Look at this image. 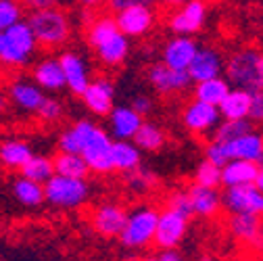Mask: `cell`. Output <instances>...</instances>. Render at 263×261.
<instances>
[{
	"label": "cell",
	"instance_id": "cell-11",
	"mask_svg": "<svg viewBox=\"0 0 263 261\" xmlns=\"http://www.w3.org/2000/svg\"><path fill=\"white\" fill-rule=\"evenodd\" d=\"M117 29L127 38L146 36L155 25V13L151 7H127L115 15Z\"/></svg>",
	"mask_w": 263,
	"mask_h": 261
},
{
	"label": "cell",
	"instance_id": "cell-44",
	"mask_svg": "<svg viewBox=\"0 0 263 261\" xmlns=\"http://www.w3.org/2000/svg\"><path fill=\"white\" fill-rule=\"evenodd\" d=\"M132 109H134L140 117H146L151 111H153V99L151 96H146V94H138L134 101H132V105H129Z\"/></svg>",
	"mask_w": 263,
	"mask_h": 261
},
{
	"label": "cell",
	"instance_id": "cell-45",
	"mask_svg": "<svg viewBox=\"0 0 263 261\" xmlns=\"http://www.w3.org/2000/svg\"><path fill=\"white\" fill-rule=\"evenodd\" d=\"M19 3L31 11H38V9H48V7H59L61 0H19Z\"/></svg>",
	"mask_w": 263,
	"mask_h": 261
},
{
	"label": "cell",
	"instance_id": "cell-10",
	"mask_svg": "<svg viewBox=\"0 0 263 261\" xmlns=\"http://www.w3.org/2000/svg\"><path fill=\"white\" fill-rule=\"evenodd\" d=\"M125 219H127L125 207L115 203V201H107V203L96 205L92 215H90V223L94 228V232H98L101 236H107V238L119 236V232L123 230Z\"/></svg>",
	"mask_w": 263,
	"mask_h": 261
},
{
	"label": "cell",
	"instance_id": "cell-15",
	"mask_svg": "<svg viewBox=\"0 0 263 261\" xmlns=\"http://www.w3.org/2000/svg\"><path fill=\"white\" fill-rule=\"evenodd\" d=\"M196 50H199V44H196V40H192L190 36H174L165 46H163L161 63L176 69V71H188L190 61L194 59Z\"/></svg>",
	"mask_w": 263,
	"mask_h": 261
},
{
	"label": "cell",
	"instance_id": "cell-33",
	"mask_svg": "<svg viewBox=\"0 0 263 261\" xmlns=\"http://www.w3.org/2000/svg\"><path fill=\"white\" fill-rule=\"evenodd\" d=\"M5 34H7V38L13 42V46H15L19 52H23L27 59L34 57V52H36V48H38V42H36L34 31H31V27H29L27 21H23V19L17 21V23L11 25L9 29H5Z\"/></svg>",
	"mask_w": 263,
	"mask_h": 261
},
{
	"label": "cell",
	"instance_id": "cell-52",
	"mask_svg": "<svg viewBox=\"0 0 263 261\" xmlns=\"http://www.w3.org/2000/svg\"><path fill=\"white\" fill-rule=\"evenodd\" d=\"M259 71L263 76V52H259Z\"/></svg>",
	"mask_w": 263,
	"mask_h": 261
},
{
	"label": "cell",
	"instance_id": "cell-18",
	"mask_svg": "<svg viewBox=\"0 0 263 261\" xmlns=\"http://www.w3.org/2000/svg\"><path fill=\"white\" fill-rule=\"evenodd\" d=\"M190 203H192V211L194 215L205 217V219H213L221 213V192L217 188H209V186H201V184H190L186 188Z\"/></svg>",
	"mask_w": 263,
	"mask_h": 261
},
{
	"label": "cell",
	"instance_id": "cell-29",
	"mask_svg": "<svg viewBox=\"0 0 263 261\" xmlns=\"http://www.w3.org/2000/svg\"><path fill=\"white\" fill-rule=\"evenodd\" d=\"M31 155H34V151L23 140L11 138V140L0 142V163H3L7 170H19L23 163L29 161Z\"/></svg>",
	"mask_w": 263,
	"mask_h": 261
},
{
	"label": "cell",
	"instance_id": "cell-46",
	"mask_svg": "<svg viewBox=\"0 0 263 261\" xmlns=\"http://www.w3.org/2000/svg\"><path fill=\"white\" fill-rule=\"evenodd\" d=\"M157 259L159 261H184V255L178 251V247H174V249H159Z\"/></svg>",
	"mask_w": 263,
	"mask_h": 261
},
{
	"label": "cell",
	"instance_id": "cell-7",
	"mask_svg": "<svg viewBox=\"0 0 263 261\" xmlns=\"http://www.w3.org/2000/svg\"><path fill=\"white\" fill-rule=\"evenodd\" d=\"M221 207L228 213H257L263 215V192L255 184L226 186L221 192Z\"/></svg>",
	"mask_w": 263,
	"mask_h": 261
},
{
	"label": "cell",
	"instance_id": "cell-9",
	"mask_svg": "<svg viewBox=\"0 0 263 261\" xmlns=\"http://www.w3.org/2000/svg\"><path fill=\"white\" fill-rule=\"evenodd\" d=\"M188 217L172 211V209H163L159 211V219H157V228H155V238L153 245L157 249H174L180 247V243L184 240L186 232H188Z\"/></svg>",
	"mask_w": 263,
	"mask_h": 261
},
{
	"label": "cell",
	"instance_id": "cell-6",
	"mask_svg": "<svg viewBox=\"0 0 263 261\" xmlns=\"http://www.w3.org/2000/svg\"><path fill=\"white\" fill-rule=\"evenodd\" d=\"M207 21V0H186L178 9H172L167 27L176 36H192L201 31Z\"/></svg>",
	"mask_w": 263,
	"mask_h": 261
},
{
	"label": "cell",
	"instance_id": "cell-49",
	"mask_svg": "<svg viewBox=\"0 0 263 261\" xmlns=\"http://www.w3.org/2000/svg\"><path fill=\"white\" fill-rule=\"evenodd\" d=\"M7 109H9V94H5L0 90V115H3Z\"/></svg>",
	"mask_w": 263,
	"mask_h": 261
},
{
	"label": "cell",
	"instance_id": "cell-39",
	"mask_svg": "<svg viewBox=\"0 0 263 261\" xmlns=\"http://www.w3.org/2000/svg\"><path fill=\"white\" fill-rule=\"evenodd\" d=\"M165 207L176 211V213H180V215H184V217H188V219L194 215L192 203H190V197H188L186 190H174L167 197V201H165Z\"/></svg>",
	"mask_w": 263,
	"mask_h": 261
},
{
	"label": "cell",
	"instance_id": "cell-50",
	"mask_svg": "<svg viewBox=\"0 0 263 261\" xmlns=\"http://www.w3.org/2000/svg\"><path fill=\"white\" fill-rule=\"evenodd\" d=\"M253 184H255V188H259V190L263 192V165H259V172H257V176H255Z\"/></svg>",
	"mask_w": 263,
	"mask_h": 261
},
{
	"label": "cell",
	"instance_id": "cell-37",
	"mask_svg": "<svg viewBox=\"0 0 263 261\" xmlns=\"http://www.w3.org/2000/svg\"><path fill=\"white\" fill-rule=\"evenodd\" d=\"M194 184L201 186H209V188H217L221 184V167L215 165L211 161H203L194 172Z\"/></svg>",
	"mask_w": 263,
	"mask_h": 261
},
{
	"label": "cell",
	"instance_id": "cell-24",
	"mask_svg": "<svg viewBox=\"0 0 263 261\" xmlns=\"http://www.w3.org/2000/svg\"><path fill=\"white\" fill-rule=\"evenodd\" d=\"M259 172V163L247 161V159H230L221 167V184L226 186H242L253 184L255 176Z\"/></svg>",
	"mask_w": 263,
	"mask_h": 261
},
{
	"label": "cell",
	"instance_id": "cell-26",
	"mask_svg": "<svg viewBox=\"0 0 263 261\" xmlns=\"http://www.w3.org/2000/svg\"><path fill=\"white\" fill-rule=\"evenodd\" d=\"M111 159H113V172H132L142 163L140 148L129 140H115L111 146Z\"/></svg>",
	"mask_w": 263,
	"mask_h": 261
},
{
	"label": "cell",
	"instance_id": "cell-14",
	"mask_svg": "<svg viewBox=\"0 0 263 261\" xmlns=\"http://www.w3.org/2000/svg\"><path fill=\"white\" fill-rule=\"evenodd\" d=\"M82 101L86 105V109L94 115H109L113 109V101H115V86L111 80L107 78H96L92 80L86 90L82 92Z\"/></svg>",
	"mask_w": 263,
	"mask_h": 261
},
{
	"label": "cell",
	"instance_id": "cell-22",
	"mask_svg": "<svg viewBox=\"0 0 263 261\" xmlns=\"http://www.w3.org/2000/svg\"><path fill=\"white\" fill-rule=\"evenodd\" d=\"M92 50L96 52V59L101 61L105 67H117V65H121L129 54V40H127V36L121 34V31H115V34H111L107 40L96 44Z\"/></svg>",
	"mask_w": 263,
	"mask_h": 261
},
{
	"label": "cell",
	"instance_id": "cell-21",
	"mask_svg": "<svg viewBox=\"0 0 263 261\" xmlns=\"http://www.w3.org/2000/svg\"><path fill=\"white\" fill-rule=\"evenodd\" d=\"M144 117H140L132 107H113L109 113V123H111V134L115 140H132L138 132L140 123Z\"/></svg>",
	"mask_w": 263,
	"mask_h": 261
},
{
	"label": "cell",
	"instance_id": "cell-19",
	"mask_svg": "<svg viewBox=\"0 0 263 261\" xmlns=\"http://www.w3.org/2000/svg\"><path fill=\"white\" fill-rule=\"evenodd\" d=\"M44 99H46V94L42 92V88L36 82L15 80L9 86V101H13L25 113H36Z\"/></svg>",
	"mask_w": 263,
	"mask_h": 261
},
{
	"label": "cell",
	"instance_id": "cell-13",
	"mask_svg": "<svg viewBox=\"0 0 263 261\" xmlns=\"http://www.w3.org/2000/svg\"><path fill=\"white\" fill-rule=\"evenodd\" d=\"M59 65L63 69L65 88H69V92L76 96H82V92L90 84V71H88V65L82 59V54H78L73 50H65L59 54Z\"/></svg>",
	"mask_w": 263,
	"mask_h": 261
},
{
	"label": "cell",
	"instance_id": "cell-12",
	"mask_svg": "<svg viewBox=\"0 0 263 261\" xmlns=\"http://www.w3.org/2000/svg\"><path fill=\"white\" fill-rule=\"evenodd\" d=\"M146 78L159 94H178L188 90V86L192 84L188 71H176L163 63H153L146 71Z\"/></svg>",
	"mask_w": 263,
	"mask_h": 261
},
{
	"label": "cell",
	"instance_id": "cell-1",
	"mask_svg": "<svg viewBox=\"0 0 263 261\" xmlns=\"http://www.w3.org/2000/svg\"><path fill=\"white\" fill-rule=\"evenodd\" d=\"M38 46L42 48H59L71 36V19L61 7H48L31 11L27 19Z\"/></svg>",
	"mask_w": 263,
	"mask_h": 261
},
{
	"label": "cell",
	"instance_id": "cell-16",
	"mask_svg": "<svg viewBox=\"0 0 263 261\" xmlns=\"http://www.w3.org/2000/svg\"><path fill=\"white\" fill-rule=\"evenodd\" d=\"M223 73V57L217 48H201L196 50L194 59L190 61V67H188V76L190 80L196 82H203V80H211Z\"/></svg>",
	"mask_w": 263,
	"mask_h": 261
},
{
	"label": "cell",
	"instance_id": "cell-28",
	"mask_svg": "<svg viewBox=\"0 0 263 261\" xmlns=\"http://www.w3.org/2000/svg\"><path fill=\"white\" fill-rule=\"evenodd\" d=\"M230 90H232V86L228 84V80L217 76V78H211V80L196 82L194 99L201 101V103H207V105H213V107H219V103L226 99V94Z\"/></svg>",
	"mask_w": 263,
	"mask_h": 261
},
{
	"label": "cell",
	"instance_id": "cell-30",
	"mask_svg": "<svg viewBox=\"0 0 263 261\" xmlns=\"http://www.w3.org/2000/svg\"><path fill=\"white\" fill-rule=\"evenodd\" d=\"M13 197L23 207H40L44 203V184L19 176L13 182Z\"/></svg>",
	"mask_w": 263,
	"mask_h": 261
},
{
	"label": "cell",
	"instance_id": "cell-20",
	"mask_svg": "<svg viewBox=\"0 0 263 261\" xmlns=\"http://www.w3.org/2000/svg\"><path fill=\"white\" fill-rule=\"evenodd\" d=\"M230 159H247V161H255L259 165H263V134L249 129L247 134L226 142Z\"/></svg>",
	"mask_w": 263,
	"mask_h": 261
},
{
	"label": "cell",
	"instance_id": "cell-48",
	"mask_svg": "<svg viewBox=\"0 0 263 261\" xmlns=\"http://www.w3.org/2000/svg\"><path fill=\"white\" fill-rule=\"evenodd\" d=\"M157 3H161L165 9H178V7H182L186 0H157Z\"/></svg>",
	"mask_w": 263,
	"mask_h": 261
},
{
	"label": "cell",
	"instance_id": "cell-41",
	"mask_svg": "<svg viewBox=\"0 0 263 261\" xmlns=\"http://www.w3.org/2000/svg\"><path fill=\"white\" fill-rule=\"evenodd\" d=\"M205 159L215 163V165L223 167L226 163L230 161V153H228V146L226 142H219V140H209L207 146H205Z\"/></svg>",
	"mask_w": 263,
	"mask_h": 261
},
{
	"label": "cell",
	"instance_id": "cell-36",
	"mask_svg": "<svg viewBox=\"0 0 263 261\" xmlns=\"http://www.w3.org/2000/svg\"><path fill=\"white\" fill-rule=\"evenodd\" d=\"M249 129H253V121L247 119H223L217 123V127L213 129L211 140H219V142H230L242 134H247Z\"/></svg>",
	"mask_w": 263,
	"mask_h": 261
},
{
	"label": "cell",
	"instance_id": "cell-8",
	"mask_svg": "<svg viewBox=\"0 0 263 261\" xmlns=\"http://www.w3.org/2000/svg\"><path fill=\"white\" fill-rule=\"evenodd\" d=\"M219 121H221V115L217 107L201 103L196 99H192L182 111V123L194 136H211Z\"/></svg>",
	"mask_w": 263,
	"mask_h": 261
},
{
	"label": "cell",
	"instance_id": "cell-35",
	"mask_svg": "<svg viewBox=\"0 0 263 261\" xmlns=\"http://www.w3.org/2000/svg\"><path fill=\"white\" fill-rule=\"evenodd\" d=\"M19 174L23 178H29L34 182L44 184L52 174H54V165H52V159L46 155H31L27 163L19 167Z\"/></svg>",
	"mask_w": 263,
	"mask_h": 261
},
{
	"label": "cell",
	"instance_id": "cell-55",
	"mask_svg": "<svg viewBox=\"0 0 263 261\" xmlns=\"http://www.w3.org/2000/svg\"><path fill=\"white\" fill-rule=\"evenodd\" d=\"M207 3H219V0H207Z\"/></svg>",
	"mask_w": 263,
	"mask_h": 261
},
{
	"label": "cell",
	"instance_id": "cell-4",
	"mask_svg": "<svg viewBox=\"0 0 263 261\" xmlns=\"http://www.w3.org/2000/svg\"><path fill=\"white\" fill-rule=\"evenodd\" d=\"M159 211L153 205H138L127 213L123 230L119 232V240L127 249H144L153 245L155 228H157Z\"/></svg>",
	"mask_w": 263,
	"mask_h": 261
},
{
	"label": "cell",
	"instance_id": "cell-51",
	"mask_svg": "<svg viewBox=\"0 0 263 261\" xmlns=\"http://www.w3.org/2000/svg\"><path fill=\"white\" fill-rule=\"evenodd\" d=\"M136 261H159L157 255H144V257H138Z\"/></svg>",
	"mask_w": 263,
	"mask_h": 261
},
{
	"label": "cell",
	"instance_id": "cell-43",
	"mask_svg": "<svg viewBox=\"0 0 263 261\" xmlns=\"http://www.w3.org/2000/svg\"><path fill=\"white\" fill-rule=\"evenodd\" d=\"M107 5L111 11H121L127 7H155L157 0H107Z\"/></svg>",
	"mask_w": 263,
	"mask_h": 261
},
{
	"label": "cell",
	"instance_id": "cell-5",
	"mask_svg": "<svg viewBox=\"0 0 263 261\" xmlns=\"http://www.w3.org/2000/svg\"><path fill=\"white\" fill-rule=\"evenodd\" d=\"M111 146H113V138L109 136V132H105L103 127H98L92 132L90 140L86 142V146L82 148V157L86 161V165L90 170V174H98V176H107L113 172V159H111Z\"/></svg>",
	"mask_w": 263,
	"mask_h": 261
},
{
	"label": "cell",
	"instance_id": "cell-31",
	"mask_svg": "<svg viewBox=\"0 0 263 261\" xmlns=\"http://www.w3.org/2000/svg\"><path fill=\"white\" fill-rule=\"evenodd\" d=\"M123 182L125 186L132 190V192H136V194H146L151 190H155L159 186V176L153 167L148 165H140L136 170H132V172H125L123 174Z\"/></svg>",
	"mask_w": 263,
	"mask_h": 261
},
{
	"label": "cell",
	"instance_id": "cell-2",
	"mask_svg": "<svg viewBox=\"0 0 263 261\" xmlns=\"http://www.w3.org/2000/svg\"><path fill=\"white\" fill-rule=\"evenodd\" d=\"M226 80L232 88L247 90V92H259L263 90V76L259 71V50L253 46H245L234 50L228 57V63H223Z\"/></svg>",
	"mask_w": 263,
	"mask_h": 261
},
{
	"label": "cell",
	"instance_id": "cell-42",
	"mask_svg": "<svg viewBox=\"0 0 263 261\" xmlns=\"http://www.w3.org/2000/svg\"><path fill=\"white\" fill-rule=\"evenodd\" d=\"M249 119L263 123V90L253 92L251 94V111H249Z\"/></svg>",
	"mask_w": 263,
	"mask_h": 261
},
{
	"label": "cell",
	"instance_id": "cell-54",
	"mask_svg": "<svg viewBox=\"0 0 263 261\" xmlns=\"http://www.w3.org/2000/svg\"><path fill=\"white\" fill-rule=\"evenodd\" d=\"M201 261H213V259H211V257H209V255H205V257H203V259H201Z\"/></svg>",
	"mask_w": 263,
	"mask_h": 261
},
{
	"label": "cell",
	"instance_id": "cell-38",
	"mask_svg": "<svg viewBox=\"0 0 263 261\" xmlns=\"http://www.w3.org/2000/svg\"><path fill=\"white\" fill-rule=\"evenodd\" d=\"M23 19V5L19 0H0V31L9 29Z\"/></svg>",
	"mask_w": 263,
	"mask_h": 261
},
{
	"label": "cell",
	"instance_id": "cell-23",
	"mask_svg": "<svg viewBox=\"0 0 263 261\" xmlns=\"http://www.w3.org/2000/svg\"><path fill=\"white\" fill-rule=\"evenodd\" d=\"M96 129V123H92L90 119H80L76 121L71 127H67L65 132L59 136V151L61 153H73L80 155L82 148L86 146V142L90 140L92 132Z\"/></svg>",
	"mask_w": 263,
	"mask_h": 261
},
{
	"label": "cell",
	"instance_id": "cell-17",
	"mask_svg": "<svg viewBox=\"0 0 263 261\" xmlns=\"http://www.w3.org/2000/svg\"><path fill=\"white\" fill-rule=\"evenodd\" d=\"M228 228H230V234H232L238 243L259 249L261 228H263L261 215H257V213H230Z\"/></svg>",
	"mask_w": 263,
	"mask_h": 261
},
{
	"label": "cell",
	"instance_id": "cell-25",
	"mask_svg": "<svg viewBox=\"0 0 263 261\" xmlns=\"http://www.w3.org/2000/svg\"><path fill=\"white\" fill-rule=\"evenodd\" d=\"M31 76H34V82L42 88V90H48V92H57V90H63L65 88V78H63V69L59 65V59H42L34 71H31Z\"/></svg>",
	"mask_w": 263,
	"mask_h": 261
},
{
	"label": "cell",
	"instance_id": "cell-27",
	"mask_svg": "<svg viewBox=\"0 0 263 261\" xmlns=\"http://www.w3.org/2000/svg\"><path fill=\"white\" fill-rule=\"evenodd\" d=\"M217 109L223 119H247L251 111V92L232 88Z\"/></svg>",
	"mask_w": 263,
	"mask_h": 261
},
{
	"label": "cell",
	"instance_id": "cell-3",
	"mask_svg": "<svg viewBox=\"0 0 263 261\" xmlns=\"http://www.w3.org/2000/svg\"><path fill=\"white\" fill-rule=\"evenodd\" d=\"M90 199V184L86 178H69L52 174L44 182V201L57 209H78Z\"/></svg>",
	"mask_w": 263,
	"mask_h": 261
},
{
	"label": "cell",
	"instance_id": "cell-34",
	"mask_svg": "<svg viewBox=\"0 0 263 261\" xmlns=\"http://www.w3.org/2000/svg\"><path fill=\"white\" fill-rule=\"evenodd\" d=\"M52 165H54V174H59V176H69V178H88L90 176V170H88L82 155L59 151L52 159Z\"/></svg>",
	"mask_w": 263,
	"mask_h": 261
},
{
	"label": "cell",
	"instance_id": "cell-53",
	"mask_svg": "<svg viewBox=\"0 0 263 261\" xmlns=\"http://www.w3.org/2000/svg\"><path fill=\"white\" fill-rule=\"evenodd\" d=\"M259 249L263 251V228H261V243H259Z\"/></svg>",
	"mask_w": 263,
	"mask_h": 261
},
{
	"label": "cell",
	"instance_id": "cell-40",
	"mask_svg": "<svg viewBox=\"0 0 263 261\" xmlns=\"http://www.w3.org/2000/svg\"><path fill=\"white\" fill-rule=\"evenodd\" d=\"M36 115L46 121V123H52V121H59L63 117V105L57 101V99H50V96H46V99L42 101V105L38 107Z\"/></svg>",
	"mask_w": 263,
	"mask_h": 261
},
{
	"label": "cell",
	"instance_id": "cell-32",
	"mask_svg": "<svg viewBox=\"0 0 263 261\" xmlns=\"http://www.w3.org/2000/svg\"><path fill=\"white\" fill-rule=\"evenodd\" d=\"M134 144L140 148V151H146V153H155L159 148H163V144H165L167 136L165 132L155 123V121H142L138 132L134 134Z\"/></svg>",
	"mask_w": 263,
	"mask_h": 261
},
{
	"label": "cell",
	"instance_id": "cell-47",
	"mask_svg": "<svg viewBox=\"0 0 263 261\" xmlns=\"http://www.w3.org/2000/svg\"><path fill=\"white\" fill-rule=\"evenodd\" d=\"M78 3H80L86 11H92V9H98L103 3H107V0H78Z\"/></svg>",
	"mask_w": 263,
	"mask_h": 261
}]
</instances>
